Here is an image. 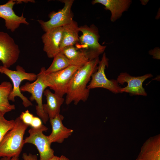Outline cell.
Listing matches in <instances>:
<instances>
[{
    "label": "cell",
    "mask_w": 160,
    "mask_h": 160,
    "mask_svg": "<svg viewBox=\"0 0 160 160\" xmlns=\"http://www.w3.org/2000/svg\"><path fill=\"white\" fill-rule=\"evenodd\" d=\"M100 61L99 57L89 60L75 73L66 94V104L73 102L77 105L81 101L85 102L87 100L90 91L87 84L92 75L97 71Z\"/></svg>",
    "instance_id": "cell-1"
},
{
    "label": "cell",
    "mask_w": 160,
    "mask_h": 160,
    "mask_svg": "<svg viewBox=\"0 0 160 160\" xmlns=\"http://www.w3.org/2000/svg\"><path fill=\"white\" fill-rule=\"evenodd\" d=\"M14 127L5 135L0 143V158L19 157L24 144L23 136L29 125L18 117Z\"/></svg>",
    "instance_id": "cell-2"
},
{
    "label": "cell",
    "mask_w": 160,
    "mask_h": 160,
    "mask_svg": "<svg viewBox=\"0 0 160 160\" xmlns=\"http://www.w3.org/2000/svg\"><path fill=\"white\" fill-rule=\"evenodd\" d=\"M79 29L82 35L75 45L76 48L82 52L89 60L99 57L106 47L99 42L100 36L97 27L94 25L90 26L84 25L79 27Z\"/></svg>",
    "instance_id": "cell-3"
},
{
    "label": "cell",
    "mask_w": 160,
    "mask_h": 160,
    "mask_svg": "<svg viewBox=\"0 0 160 160\" xmlns=\"http://www.w3.org/2000/svg\"><path fill=\"white\" fill-rule=\"evenodd\" d=\"M80 67L72 65L61 70L47 74L44 73L45 69L43 75L44 82L55 94L63 97L67 93L72 77Z\"/></svg>",
    "instance_id": "cell-4"
},
{
    "label": "cell",
    "mask_w": 160,
    "mask_h": 160,
    "mask_svg": "<svg viewBox=\"0 0 160 160\" xmlns=\"http://www.w3.org/2000/svg\"><path fill=\"white\" fill-rule=\"evenodd\" d=\"M0 68L2 73L8 77L13 83V87L9 96V100L14 102L15 97H18L22 100L23 104L25 107L32 105L31 102L21 92L20 85L21 82L24 80L31 81H35L37 75L33 73L26 72L23 68L19 65L17 66L15 71L10 70L3 66H0Z\"/></svg>",
    "instance_id": "cell-5"
},
{
    "label": "cell",
    "mask_w": 160,
    "mask_h": 160,
    "mask_svg": "<svg viewBox=\"0 0 160 160\" xmlns=\"http://www.w3.org/2000/svg\"><path fill=\"white\" fill-rule=\"evenodd\" d=\"M44 67L41 68L37 74L36 79L33 82H27L20 87L21 92H27L31 94L30 97L31 101L35 100L37 104L36 106V113L45 124L49 120L48 116L44 111L42 103V96L45 89L47 87L45 84L43 79Z\"/></svg>",
    "instance_id": "cell-6"
},
{
    "label": "cell",
    "mask_w": 160,
    "mask_h": 160,
    "mask_svg": "<svg viewBox=\"0 0 160 160\" xmlns=\"http://www.w3.org/2000/svg\"><path fill=\"white\" fill-rule=\"evenodd\" d=\"M47 130L48 128L43 124L38 128H31L28 130L29 136L24 140V144L31 143L36 146L39 154V160H49L55 156L48 136L43 133Z\"/></svg>",
    "instance_id": "cell-7"
},
{
    "label": "cell",
    "mask_w": 160,
    "mask_h": 160,
    "mask_svg": "<svg viewBox=\"0 0 160 160\" xmlns=\"http://www.w3.org/2000/svg\"><path fill=\"white\" fill-rule=\"evenodd\" d=\"M108 65V59L105 53H103L101 59L98 65L97 71L92 76V79L87 85L90 89L96 88H102L111 92L117 94L121 93V87L116 80L108 79L105 73V69Z\"/></svg>",
    "instance_id": "cell-8"
},
{
    "label": "cell",
    "mask_w": 160,
    "mask_h": 160,
    "mask_svg": "<svg viewBox=\"0 0 160 160\" xmlns=\"http://www.w3.org/2000/svg\"><path fill=\"white\" fill-rule=\"evenodd\" d=\"M61 1L64 3L63 7L57 12L53 11L50 13L49 15V20L46 21L42 20H38L45 32L55 28L63 27L73 20L71 8L74 0H63Z\"/></svg>",
    "instance_id": "cell-9"
},
{
    "label": "cell",
    "mask_w": 160,
    "mask_h": 160,
    "mask_svg": "<svg viewBox=\"0 0 160 160\" xmlns=\"http://www.w3.org/2000/svg\"><path fill=\"white\" fill-rule=\"evenodd\" d=\"M20 52L14 39L7 33L0 31V61L3 66L9 68L15 63Z\"/></svg>",
    "instance_id": "cell-10"
},
{
    "label": "cell",
    "mask_w": 160,
    "mask_h": 160,
    "mask_svg": "<svg viewBox=\"0 0 160 160\" xmlns=\"http://www.w3.org/2000/svg\"><path fill=\"white\" fill-rule=\"evenodd\" d=\"M153 77L151 73L139 76H132L127 72H122L118 76L116 80L119 84L123 85L127 83V86L121 88V93L125 92L131 95H138L145 96L147 95L143 83L147 79Z\"/></svg>",
    "instance_id": "cell-11"
},
{
    "label": "cell",
    "mask_w": 160,
    "mask_h": 160,
    "mask_svg": "<svg viewBox=\"0 0 160 160\" xmlns=\"http://www.w3.org/2000/svg\"><path fill=\"white\" fill-rule=\"evenodd\" d=\"M16 0H10L6 3L0 5V17L5 20V26L7 29L14 32L21 24L28 25L23 13L21 16L16 15L13 10Z\"/></svg>",
    "instance_id": "cell-12"
},
{
    "label": "cell",
    "mask_w": 160,
    "mask_h": 160,
    "mask_svg": "<svg viewBox=\"0 0 160 160\" xmlns=\"http://www.w3.org/2000/svg\"><path fill=\"white\" fill-rule=\"evenodd\" d=\"M63 27L55 28L45 32L41 36L43 50L49 58L54 57L60 51V44Z\"/></svg>",
    "instance_id": "cell-13"
},
{
    "label": "cell",
    "mask_w": 160,
    "mask_h": 160,
    "mask_svg": "<svg viewBox=\"0 0 160 160\" xmlns=\"http://www.w3.org/2000/svg\"><path fill=\"white\" fill-rule=\"evenodd\" d=\"M63 119V116L60 114L49 119L52 132L48 137L49 141L51 144L55 142L62 143L73 132V129H68L63 125L62 122Z\"/></svg>",
    "instance_id": "cell-14"
},
{
    "label": "cell",
    "mask_w": 160,
    "mask_h": 160,
    "mask_svg": "<svg viewBox=\"0 0 160 160\" xmlns=\"http://www.w3.org/2000/svg\"><path fill=\"white\" fill-rule=\"evenodd\" d=\"M132 3L130 0H94L92 4H100L106 10L111 13V20L114 22L120 18L123 13L127 10Z\"/></svg>",
    "instance_id": "cell-15"
},
{
    "label": "cell",
    "mask_w": 160,
    "mask_h": 160,
    "mask_svg": "<svg viewBox=\"0 0 160 160\" xmlns=\"http://www.w3.org/2000/svg\"><path fill=\"white\" fill-rule=\"evenodd\" d=\"M43 93L47 100L46 103L43 104V110L50 119L60 114V107L64 99L49 89L45 90Z\"/></svg>",
    "instance_id": "cell-16"
},
{
    "label": "cell",
    "mask_w": 160,
    "mask_h": 160,
    "mask_svg": "<svg viewBox=\"0 0 160 160\" xmlns=\"http://www.w3.org/2000/svg\"><path fill=\"white\" fill-rule=\"evenodd\" d=\"M63 30L60 44L61 50L64 48L74 46L79 41V27L73 20L69 23L63 27Z\"/></svg>",
    "instance_id": "cell-17"
},
{
    "label": "cell",
    "mask_w": 160,
    "mask_h": 160,
    "mask_svg": "<svg viewBox=\"0 0 160 160\" xmlns=\"http://www.w3.org/2000/svg\"><path fill=\"white\" fill-rule=\"evenodd\" d=\"M12 89V86L9 81H4L0 84V112L4 114L15 109L11 104L8 97Z\"/></svg>",
    "instance_id": "cell-18"
},
{
    "label": "cell",
    "mask_w": 160,
    "mask_h": 160,
    "mask_svg": "<svg viewBox=\"0 0 160 160\" xmlns=\"http://www.w3.org/2000/svg\"><path fill=\"white\" fill-rule=\"evenodd\" d=\"M60 51L74 65L81 67L89 60L84 53L74 46L65 47Z\"/></svg>",
    "instance_id": "cell-19"
},
{
    "label": "cell",
    "mask_w": 160,
    "mask_h": 160,
    "mask_svg": "<svg viewBox=\"0 0 160 160\" xmlns=\"http://www.w3.org/2000/svg\"><path fill=\"white\" fill-rule=\"evenodd\" d=\"M72 65H74L60 51L54 57L52 64L45 70L44 73L47 74L56 72Z\"/></svg>",
    "instance_id": "cell-20"
},
{
    "label": "cell",
    "mask_w": 160,
    "mask_h": 160,
    "mask_svg": "<svg viewBox=\"0 0 160 160\" xmlns=\"http://www.w3.org/2000/svg\"><path fill=\"white\" fill-rule=\"evenodd\" d=\"M15 120H7L0 112V143L6 134L14 126Z\"/></svg>",
    "instance_id": "cell-21"
},
{
    "label": "cell",
    "mask_w": 160,
    "mask_h": 160,
    "mask_svg": "<svg viewBox=\"0 0 160 160\" xmlns=\"http://www.w3.org/2000/svg\"><path fill=\"white\" fill-rule=\"evenodd\" d=\"M160 159L159 150L146 149L141 151L137 160H160Z\"/></svg>",
    "instance_id": "cell-22"
},
{
    "label": "cell",
    "mask_w": 160,
    "mask_h": 160,
    "mask_svg": "<svg viewBox=\"0 0 160 160\" xmlns=\"http://www.w3.org/2000/svg\"><path fill=\"white\" fill-rule=\"evenodd\" d=\"M34 116L28 110L22 112L19 117L22 121L25 124L30 125Z\"/></svg>",
    "instance_id": "cell-23"
},
{
    "label": "cell",
    "mask_w": 160,
    "mask_h": 160,
    "mask_svg": "<svg viewBox=\"0 0 160 160\" xmlns=\"http://www.w3.org/2000/svg\"><path fill=\"white\" fill-rule=\"evenodd\" d=\"M42 125L40 118L34 116L30 125L32 128H36L40 127Z\"/></svg>",
    "instance_id": "cell-24"
},
{
    "label": "cell",
    "mask_w": 160,
    "mask_h": 160,
    "mask_svg": "<svg viewBox=\"0 0 160 160\" xmlns=\"http://www.w3.org/2000/svg\"><path fill=\"white\" fill-rule=\"evenodd\" d=\"M22 159L20 160H38L37 156L36 155L31 153L27 154L24 153L22 155Z\"/></svg>",
    "instance_id": "cell-25"
},
{
    "label": "cell",
    "mask_w": 160,
    "mask_h": 160,
    "mask_svg": "<svg viewBox=\"0 0 160 160\" xmlns=\"http://www.w3.org/2000/svg\"><path fill=\"white\" fill-rule=\"evenodd\" d=\"M0 160H19V157L15 156L9 159L6 157H1Z\"/></svg>",
    "instance_id": "cell-26"
},
{
    "label": "cell",
    "mask_w": 160,
    "mask_h": 160,
    "mask_svg": "<svg viewBox=\"0 0 160 160\" xmlns=\"http://www.w3.org/2000/svg\"><path fill=\"white\" fill-rule=\"evenodd\" d=\"M59 157L60 160H70L68 158L63 155H61Z\"/></svg>",
    "instance_id": "cell-27"
},
{
    "label": "cell",
    "mask_w": 160,
    "mask_h": 160,
    "mask_svg": "<svg viewBox=\"0 0 160 160\" xmlns=\"http://www.w3.org/2000/svg\"><path fill=\"white\" fill-rule=\"evenodd\" d=\"M49 160H60V157H59L55 155Z\"/></svg>",
    "instance_id": "cell-28"
},
{
    "label": "cell",
    "mask_w": 160,
    "mask_h": 160,
    "mask_svg": "<svg viewBox=\"0 0 160 160\" xmlns=\"http://www.w3.org/2000/svg\"><path fill=\"white\" fill-rule=\"evenodd\" d=\"M0 73H3L1 69L0 68Z\"/></svg>",
    "instance_id": "cell-29"
}]
</instances>
